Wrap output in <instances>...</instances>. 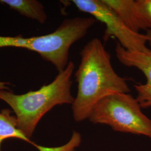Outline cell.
<instances>
[{"label":"cell","mask_w":151,"mask_h":151,"mask_svg":"<svg viewBox=\"0 0 151 151\" xmlns=\"http://www.w3.org/2000/svg\"><path fill=\"white\" fill-rule=\"evenodd\" d=\"M80 63L75 73L77 92L72 104L77 122L88 118L93 107L104 97L130 91L127 80L118 75L111 62V54L99 38L92 39L80 52Z\"/></svg>","instance_id":"1"},{"label":"cell","mask_w":151,"mask_h":151,"mask_svg":"<svg viewBox=\"0 0 151 151\" xmlns=\"http://www.w3.org/2000/svg\"><path fill=\"white\" fill-rule=\"evenodd\" d=\"M82 142L81 134L76 131H73L70 140L64 145L56 147H47L44 146L42 151H75Z\"/></svg>","instance_id":"10"},{"label":"cell","mask_w":151,"mask_h":151,"mask_svg":"<svg viewBox=\"0 0 151 151\" xmlns=\"http://www.w3.org/2000/svg\"><path fill=\"white\" fill-rule=\"evenodd\" d=\"M0 4L8 6L10 9L22 16L44 24L47 15L43 4L37 0H0Z\"/></svg>","instance_id":"9"},{"label":"cell","mask_w":151,"mask_h":151,"mask_svg":"<svg viewBox=\"0 0 151 151\" xmlns=\"http://www.w3.org/2000/svg\"><path fill=\"white\" fill-rule=\"evenodd\" d=\"M119 16L124 24L134 32L147 30L134 0H103Z\"/></svg>","instance_id":"7"},{"label":"cell","mask_w":151,"mask_h":151,"mask_svg":"<svg viewBox=\"0 0 151 151\" xmlns=\"http://www.w3.org/2000/svg\"><path fill=\"white\" fill-rule=\"evenodd\" d=\"M115 54L119 62L125 66L140 70L146 77V83L134 85L137 92V100L142 108L151 107V50L139 52L124 48L117 42Z\"/></svg>","instance_id":"6"},{"label":"cell","mask_w":151,"mask_h":151,"mask_svg":"<svg viewBox=\"0 0 151 151\" xmlns=\"http://www.w3.org/2000/svg\"><path fill=\"white\" fill-rule=\"evenodd\" d=\"M12 111L9 109H2L0 112V151L3 141L9 138L24 140L40 151L42 146L38 145L23 133L18 128L16 116L12 115Z\"/></svg>","instance_id":"8"},{"label":"cell","mask_w":151,"mask_h":151,"mask_svg":"<svg viewBox=\"0 0 151 151\" xmlns=\"http://www.w3.org/2000/svg\"><path fill=\"white\" fill-rule=\"evenodd\" d=\"M72 2L80 11L105 25L103 35L105 42L113 37L117 39V42L128 50L145 52L150 49L147 47L145 34L130 30L103 0H73Z\"/></svg>","instance_id":"5"},{"label":"cell","mask_w":151,"mask_h":151,"mask_svg":"<svg viewBox=\"0 0 151 151\" xmlns=\"http://www.w3.org/2000/svg\"><path fill=\"white\" fill-rule=\"evenodd\" d=\"M96 22L91 16L76 17L65 19L54 32L42 36H0V48L15 47L37 52L60 72L65 70L70 62V47L83 38Z\"/></svg>","instance_id":"3"},{"label":"cell","mask_w":151,"mask_h":151,"mask_svg":"<svg viewBox=\"0 0 151 151\" xmlns=\"http://www.w3.org/2000/svg\"><path fill=\"white\" fill-rule=\"evenodd\" d=\"M137 10L147 30H151V0L135 1Z\"/></svg>","instance_id":"11"},{"label":"cell","mask_w":151,"mask_h":151,"mask_svg":"<svg viewBox=\"0 0 151 151\" xmlns=\"http://www.w3.org/2000/svg\"><path fill=\"white\" fill-rule=\"evenodd\" d=\"M75 65L70 61L54 80L37 91L16 95L10 90H0V100L7 103L15 114L18 128L30 139L39 121L57 105L72 104V77Z\"/></svg>","instance_id":"2"},{"label":"cell","mask_w":151,"mask_h":151,"mask_svg":"<svg viewBox=\"0 0 151 151\" xmlns=\"http://www.w3.org/2000/svg\"><path fill=\"white\" fill-rule=\"evenodd\" d=\"M10 83L7 82H2L0 81V90H10L8 85Z\"/></svg>","instance_id":"12"},{"label":"cell","mask_w":151,"mask_h":151,"mask_svg":"<svg viewBox=\"0 0 151 151\" xmlns=\"http://www.w3.org/2000/svg\"><path fill=\"white\" fill-rule=\"evenodd\" d=\"M147 43L149 44L150 46L151 47V30H147L146 31V34H145Z\"/></svg>","instance_id":"13"},{"label":"cell","mask_w":151,"mask_h":151,"mask_svg":"<svg viewBox=\"0 0 151 151\" xmlns=\"http://www.w3.org/2000/svg\"><path fill=\"white\" fill-rule=\"evenodd\" d=\"M88 119L93 124L108 125L116 132L151 138V119L129 93H115L104 97L93 107Z\"/></svg>","instance_id":"4"}]
</instances>
